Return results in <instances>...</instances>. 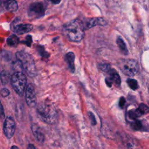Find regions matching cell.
I'll list each match as a JSON object with an SVG mask.
<instances>
[{
    "label": "cell",
    "instance_id": "obj_5",
    "mask_svg": "<svg viewBox=\"0 0 149 149\" xmlns=\"http://www.w3.org/2000/svg\"><path fill=\"white\" fill-rule=\"evenodd\" d=\"M10 81L14 90L19 95L22 96L27 83L26 76L22 72H16L12 76Z\"/></svg>",
    "mask_w": 149,
    "mask_h": 149
},
{
    "label": "cell",
    "instance_id": "obj_21",
    "mask_svg": "<svg viewBox=\"0 0 149 149\" xmlns=\"http://www.w3.org/2000/svg\"><path fill=\"white\" fill-rule=\"evenodd\" d=\"M23 105L21 106V104H18L16 108V116L19 120L23 116Z\"/></svg>",
    "mask_w": 149,
    "mask_h": 149
},
{
    "label": "cell",
    "instance_id": "obj_32",
    "mask_svg": "<svg viewBox=\"0 0 149 149\" xmlns=\"http://www.w3.org/2000/svg\"><path fill=\"white\" fill-rule=\"evenodd\" d=\"M10 149H19V148L17 146H13L11 147Z\"/></svg>",
    "mask_w": 149,
    "mask_h": 149
},
{
    "label": "cell",
    "instance_id": "obj_8",
    "mask_svg": "<svg viewBox=\"0 0 149 149\" xmlns=\"http://www.w3.org/2000/svg\"><path fill=\"white\" fill-rule=\"evenodd\" d=\"M15 129L16 125L15 120L12 117L8 116L5 119L3 127V132L5 136L8 139L12 138L14 135Z\"/></svg>",
    "mask_w": 149,
    "mask_h": 149
},
{
    "label": "cell",
    "instance_id": "obj_20",
    "mask_svg": "<svg viewBox=\"0 0 149 149\" xmlns=\"http://www.w3.org/2000/svg\"><path fill=\"white\" fill-rule=\"evenodd\" d=\"M131 127L133 129L135 130H139L142 128V124L141 122L138 120H134L133 122H132L130 124Z\"/></svg>",
    "mask_w": 149,
    "mask_h": 149
},
{
    "label": "cell",
    "instance_id": "obj_33",
    "mask_svg": "<svg viewBox=\"0 0 149 149\" xmlns=\"http://www.w3.org/2000/svg\"><path fill=\"white\" fill-rule=\"evenodd\" d=\"M53 3H58L59 2H60V1H51Z\"/></svg>",
    "mask_w": 149,
    "mask_h": 149
},
{
    "label": "cell",
    "instance_id": "obj_25",
    "mask_svg": "<svg viewBox=\"0 0 149 149\" xmlns=\"http://www.w3.org/2000/svg\"><path fill=\"white\" fill-rule=\"evenodd\" d=\"M99 68H100V69L102 71L105 72H108V73H109V72L111 69L110 66H109V65H108V64H102V65H100L99 66Z\"/></svg>",
    "mask_w": 149,
    "mask_h": 149
},
{
    "label": "cell",
    "instance_id": "obj_22",
    "mask_svg": "<svg viewBox=\"0 0 149 149\" xmlns=\"http://www.w3.org/2000/svg\"><path fill=\"white\" fill-rule=\"evenodd\" d=\"M141 115L149 112V107L144 104H140L139 107L137 108Z\"/></svg>",
    "mask_w": 149,
    "mask_h": 149
},
{
    "label": "cell",
    "instance_id": "obj_16",
    "mask_svg": "<svg viewBox=\"0 0 149 149\" xmlns=\"http://www.w3.org/2000/svg\"><path fill=\"white\" fill-rule=\"evenodd\" d=\"M116 44L119 47L120 51L124 55L127 54V49L126 48V45L124 42V41L122 40L120 37H118L116 39Z\"/></svg>",
    "mask_w": 149,
    "mask_h": 149
},
{
    "label": "cell",
    "instance_id": "obj_13",
    "mask_svg": "<svg viewBox=\"0 0 149 149\" xmlns=\"http://www.w3.org/2000/svg\"><path fill=\"white\" fill-rule=\"evenodd\" d=\"M66 59L67 63L68 64L69 68L70 69L72 72H74L75 68H74V59L75 55L72 52H69L66 55Z\"/></svg>",
    "mask_w": 149,
    "mask_h": 149
},
{
    "label": "cell",
    "instance_id": "obj_24",
    "mask_svg": "<svg viewBox=\"0 0 149 149\" xmlns=\"http://www.w3.org/2000/svg\"><path fill=\"white\" fill-rule=\"evenodd\" d=\"M1 79L2 82L3 83V84H5L6 83H8L9 80V74L5 71H3L1 73Z\"/></svg>",
    "mask_w": 149,
    "mask_h": 149
},
{
    "label": "cell",
    "instance_id": "obj_4",
    "mask_svg": "<svg viewBox=\"0 0 149 149\" xmlns=\"http://www.w3.org/2000/svg\"><path fill=\"white\" fill-rule=\"evenodd\" d=\"M118 66L123 74L129 76H134L139 70L137 62L130 59H120L118 61Z\"/></svg>",
    "mask_w": 149,
    "mask_h": 149
},
{
    "label": "cell",
    "instance_id": "obj_10",
    "mask_svg": "<svg viewBox=\"0 0 149 149\" xmlns=\"http://www.w3.org/2000/svg\"><path fill=\"white\" fill-rule=\"evenodd\" d=\"M32 29L33 25L29 23H13L12 26H11V30L19 34L28 33Z\"/></svg>",
    "mask_w": 149,
    "mask_h": 149
},
{
    "label": "cell",
    "instance_id": "obj_29",
    "mask_svg": "<svg viewBox=\"0 0 149 149\" xmlns=\"http://www.w3.org/2000/svg\"><path fill=\"white\" fill-rule=\"evenodd\" d=\"M32 42V40H31V36L30 35L27 36L26 38V41H25V43L28 45V46H30L31 45V43Z\"/></svg>",
    "mask_w": 149,
    "mask_h": 149
},
{
    "label": "cell",
    "instance_id": "obj_7",
    "mask_svg": "<svg viewBox=\"0 0 149 149\" xmlns=\"http://www.w3.org/2000/svg\"><path fill=\"white\" fill-rule=\"evenodd\" d=\"M45 9L44 4L41 2H34L29 6L28 13L31 17H40L44 15Z\"/></svg>",
    "mask_w": 149,
    "mask_h": 149
},
{
    "label": "cell",
    "instance_id": "obj_34",
    "mask_svg": "<svg viewBox=\"0 0 149 149\" xmlns=\"http://www.w3.org/2000/svg\"><path fill=\"white\" fill-rule=\"evenodd\" d=\"M148 91H149V87H148Z\"/></svg>",
    "mask_w": 149,
    "mask_h": 149
},
{
    "label": "cell",
    "instance_id": "obj_6",
    "mask_svg": "<svg viewBox=\"0 0 149 149\" xmlns=\"http://www.w3.org/2000/svg\"><path fill=\"white\" fill-rule=\"evenodd\" d=\"M119 147L120 149H143L138 140L127 134H121Z\"/></svg>",
    "mask_w": 149,
    "mask_h": 149
},
{
    "label": "cell",
    "instance_id": "obj_1",
    "mask_svg": "<svg viewBox=\"0 0 149 149\" xmlns=\"http://www.w3.org/2000/svg\"><path fill=\"white\" fill-rule=\"evenodd\" d=\"M84 26L79 19H74L68 22L65 27L67 37L72 41H80L84 36Z\"/></svg>",
    "mask_w": 149,
    "mask_h": 149
},
{
    "label": "cell",
    "instance_id": "obj_23",
    "mask_svg": "<svg viewBox=\"0 0 149 149\" xmlns=\"http://www.w3.org/2000/svg\"><path fill=\"white\" fill-rule=\"evenodd\" d=\"M37 51L41 56H43L44 58H48L49 56V54L45 51V49L43 47V46L38 45L37 47Z\"/></svg>",
    "mask_w": 149,
    "mask_h": 149
},
{
    "label": "cell",
    "instance_id": "obj_28",
    "mask_svg": "<svg viewBox=\"0 0 149 149\" xmlns=\"http://www.w3.org/2000/svg\"><path fill=\"white\" fill-rule=\"evenodd\" d=\"M5 118V112H4V109L3 107L1 104V102L0 101V118L1 119H3Z\"/></svg>",
    "mask_w": 149,
    "mask_h": 149
},
{
    "label": "cell",
    "instance_id": "obj_19",
    "mask_svg": "<svg viewBox=\"0 0 149 149\" xmlns=\"http://www.w3.org/2000/svg\"><path fill=\"white\" fill-rule=\"evenodd\" d=\"M127 83L129 87L133 90H135L138 88V83L135 79H128L127 80Z\"/></svg>",
    "mask_w": 149,
    "mask_h": 149
},
{
    "label": "cell",
    "instance_id": "obj_11",
    "mask_svg": "<svg viewBox=\"0 0 149 149\" xmlns=\"http://www.w3.org/2000/svg\"><path fill=\"white\" fill-rule=\"evenodd\" d=\"M106 22L101 17H94L88 19L86 23V27L87 29L91 28L95 26H104L106 24Z\"/></svg>",
    "mask_w": 149,
    "mask_h": 149
},
{
    "label": "cell",
    "instance_id": "obj_15",
    "mask_svg": "<svg viewBox=\"0 0 149 149\" xmlns=\"http://www.w3.org/2000/svg\"><path fill=\"white\" fill-rule=\"evenodd\" d=\"M5 8L10 12L16 11L18 8V5L16 1H7L4 3Z\"/></svg>",
    "mask_w": 149,
    "mask_h": 149
},
{
    "label": "cell",
    "instance_id": "obj_9",
    "mask_svg": "<svg viewBox=\"0 0 149 149\" xmlns=\"http://www.w3.org/2000/svg\"><path fill=\"white\" fill-rule=\"evenodd\" d=\"M25 99L27 105L29 107H34L37 104V98L34 86L29 84L26 90Z\"/></svg>",
    "mask_w": 149,
    "mask_h": 149
},
{
    "label": "cell",
    "instance_id": "obj_30",
    "mask_svg": "<svg viewBox=\"0 0 149 149\" xmlns=\"http://www.w3.org/2000/svg\"><path fill=\"white\" fill-rule=\"evenodd\" d=\"M125 102H126V101H125V98L123 97H120V98L119 100V107L122 108L124 106V105L125 104Z\"/></svg>",
    "mask_w": 149,
    "mask_h": 149
},
{
    "label": "cell",
    "instance_id": "obj_26",
    "mask_svg": "<svg viewBox=\"0 0 149 149\" xmlns=\"http://www.w3.org/2000/svg\"><path fill=\"white\" fill-rule=\"evenodd\" d=\"M9 94H10V91L8 88H3L1 90V95L3 97H6L8 96Z\"/></svg>",
    "mask_w": 149,
    "mask_h": 149
},
{
    "label": "cell",
    "instance_id": "obj_3",
    "mask_svg": "<svg viewBox=\"0 0 149 149\" xmlns=\"http://www.w3.org/2000/svg\"><path fill=\"white\" fill-rule=\"evenodd\" d=\"M16 56L21 63L23 69L29 76L33 77L36 74L35 63L30 55L23 51H19L16 52Z\"/></svg>",
    "mask_w": 149,
    "mask_h": 149
},
{
    "label": "cell",
    "instance_id": "obj_18",
    "mask_svg": "<svg viewBox=\"0 0 149 149\" xmlns=\"http://www.w3.org/2000/svg\"><path fill=\"white\" fill-rule=\"evenodd\" d=\"M128 115H129V118L133 120H136V119L137 118L141 116V114L140 113V112H139L138 109H132V110L129 111L128 112Z\"/></svg>",
    "mask_w": 149,
    "mask_h": 149
},
{
    "label": "cell",
    "instance_id": "obj_2",
    "mask_svg": "<svg viewBox=\"0 0 149 149\" xmlns=\"http://www.w3.org/2000/svg\"><path fill=\"white\" fill-rule=\"evenodd\" d=\"M37 113L40 119L48 124L55 123L58 119V113L55 107L49 102L41 103L37 108Z\"/></svg>",
    "mask_w": 149,
    "mask_h": 149
},
{
    "label": "cell",
    "instance_id": "obj_27",
    "mask_svg": "<svg viewBox=\"0 0 149 149\" xmlns=\"http://www.w3.org/2000/svg\"><path fill=\"white\" fill-rule=\"evenodd\" d=\"M88 115H89V118L90 119L91 124L93 125H95L97 124V122H96V119H95V118L94 114L92 112H88Z\"/></svg>",
    "mask_w": 149,
    "mask_h": 149
},
{
    "label": "cell",
    "instance_id": "obj_14",
    "mask_svg": "<svg viewBox=\"0 0 149 149\" xmlns=\"http://www.w3.org/2000/svg\"><path fill=\"white\" fill-rule=\"evenodd\" d=\"M109 77L108 78L111 80L112 83H115V84L119 86L120 84V78L119 74L117 72H115V70L111 69V70L109 72Z\"/></svg>",
    "mask_w": 149,
    "mask_h": 149
},
{
    "label": "cell",
    "instance_id": "obj_31",
    "mask_svg": "<svg viewBox=\"0 0 149 149\" xmlns=\"http://www.w3.org/2000/svg\"><path fill=\"white\" fill-rule=\"evenodd\" d=\"M27 149H37L33 144H29L28 145V147H27Z\"/></svg>",
    "mask_w": 149,
    "mask_h": 149
},
{
    "label": "cell",
    "instance_id": "obj_12",
    "mask_svg": "<svg viewBox=\"0 0 149 149\" xmlns=\"http://www.w3.org/2000/svg\"><path fill=\"white\" fill-rule=\"evenodd\" d=\"M31 130L36 140L38 142L42 143L44 141V136L40 130V127L37 125L34 124L31 126Z\"/></svg>",
    "mask_w": 149,
    "mask_h": 149
},
{
    "label": "cell",
    "instance_id": "obj_17",
    "mask_svg": "<svg viewBox=\"0 0 149 149\" xmlns=\"http://www.w3.org/2000/svg\"><path fill=\"white\" fill-rule=\"evenodd\" d=\"M7 44L10 46H16L19 42V38L16 35H11L6 40Z\"/></svg>",
    "mask_w": 149,
    "mask_h": 149
}]
</instances>
